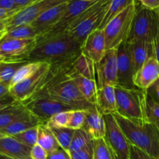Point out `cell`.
<instances>
[{"instance_id": "cell-38", "label": "cell", "mask_w": 159, "mask_h": 159, "mask_svg": "<svg viewBox=\"0 0 159 159\" xmlns=\"http://www.w3.org/2000/svg\"><path fill=\"white\" fill-rule=\"evenodd\" d=\"M94 148H93V140L89 145L79 152L70 154L71 159H93Z\"/></svg>"}, {"instance_id": "cell-23", "label": "cell", "mask_w": 159, "mask_h": 159, "mask_svg": "<svg viewBox=\"0 0 159 159\" xmlns=\"http://www.w3.org/2000/svg\"><path fill=\"white\" fill-rule=\"evenodd\" d=\"M41 124L43 123L29 111V113H26L23 117L16 120L0 131L7 136L12 137L33 127H38Z\"/></svg>"}, {"instance_id": "cell-55", "label": "cell", "mask_w": 159, "mask_h": 159, "mask_svg": "<svg viewBox=\"0 0 159 159\" xmlns=\"http://www.w3.org/2000/svg\"><path fill=\"white\" fill-rule=\"evenodd\" d=\"M3 159H14V158H3Z\"/></svg>"}, {"instance_id": "cell-2", "label": "cell", "mask_w": 159, "mask_h": 159, "mask_svg": "<svg viewBox=\"0 0 159 159\" xmlns=\"http://www.w3.org/2000/svg\"><path fill=\"white\" fill-rule=\"evenodd\" d=\"M113 116L130 145L159 158V128L155 124L131 120L118 113H114Z\"/></svg>"}, {"instance_id": "cell-45", "label": "cell", "mask_w": 159, "mask_h": 159, "mask_svg": "<svg viewBox=\"0 0 159 159\" xmlns=\"http://www.w3.org/2000/svg\"><path fill=\"white\" fill-rule=\"evenodd\" d=\"M15 102L16 100L13 99V97H12L10 94H8L7 96L0 99V111L4 110L6 107L11 106Z\"/></svg>"}, {"instance_id": "cell-52", "label": "cell", "mask_w": 159, "mask_h": 159, "mask_svg": "<svg viewBox=\"0 0 159 159\" xmlns=\"http://www.w3.org/2000/svg\"><path fill=\"white\" fill-rule=\"evenodd\" d=\"M5 136H7V135L4 134H3V133H2V132L0 131V138H3V137H5Z\"/></svg>"}, {"instance_id": "cell-36", "label": "cell", "mask_w": 159, "mask_h": 159, "mask_svg": "<svg viewBox=\"0 0 159 159\" xmlns=\"http://www.w3.org/2000/svg\"><path fill=\"white\" fill-rule=\"evenodd\" d=\"M71 110H69L57 113L45 124L51 127H67L71 117Z\"/></svg>"}, {"instance_id": "cell-30", "label": "cell", "mask_w": 159, "mask_h": 159, "mask_svg": "<svg viewBox=\"0 0 159 159\" xmlns=\"http://www.w3.org/2000/svg\"><path fill=\"white\" fill-rule=\"evenodd\" d=\"M49 127L54 134L60 147L68 152L75 130L68 127Z\"/></svg>"}, {"instance_id": "cell-6", "label": "cell", "mask_w": 159, "mask_h": 159, "mask_svg": "<svg viewBox=\"0 0 159 159\" xmlns=\"http://www.w3.org/2000/svg\"><path fill=\"white\" fill-rule=\"evenodd\" d=\"M135 5L136 10L127 41L131 43L138 40H146L153 43L158 26V13L155 10L148 9L137 2Z\"/></svg>"}, {"instance_id": "cell-25", "label": "cell", "mask_w": 159, "mask_h": 159, "mask_svg": "<svg viewBox=\"0 0 159 159\" xmlns=\"http://www.w3.org/2000/svg\"><path fill=\"white\" fill-rule=\"evenodd\" d=\"M70 73L96 80L95 63L91 59L81 54L71 63Z\"/></svg>"}, {"instance_id": "cell-11", "label": "cell", "mask_w": 159, "mask_h": 159, "mask_svg": "<svg viewBox=\"0 0 159 159\" xmlns=\"http://www.w3.org/2000/svg\"><path fill=\"white\" fill-rule=\"evenodd\" d=\"M37 43V39H5L0 40V53L9 62H28Z\"/></svg>"}, {"instance_id": "cell-37", "label": "cell", "mask_w": 159, "mask_h": 159, "mask_svg": "<svg viewBox=\"0 0 159 159\" xmlns=\"http://www.w3.org/2000/svg\"><path fill=\"white\" fill-rule=\"evenodd\" d=\"M147 113L148 120L159 128V103L148 95L147 96Z\"/></svg>"}, {"instance_id": "cell-22", "label": "cell", "mask_w": 159, "mask_h": 159, "mask_svg": "<svg viewBox=\"0 0 159 159\" xmlns=\"http://www.w3.org/2000/svg\"><path fill=\"white\" fill-rule=\"evenodd\" d=\"M68 77L71 79L77 85L82 94L89 103L96 105L97 102V85L96 80H92L88 78L79 75L68 73Z\"/></svg>"}, {"instance_id": "cell-49", "label": "cell", "mask_w": 159, "mask_h": 159, "mask_svg": "<svg viewBox=\"0 0 159 159\" xmlns=\"http://www.w3.org/2000/svg\"><path fill=\"white\" fill-rule=\"evenodd\" d=\"M36 1H37V0H16V2L19 8L23 9V8L33 4V3L35 2Z\"/></svg>"}, {"instance_id": "cell-46", "label": "cell", "mask_w": 159, "mask_h": 159, "mask_svg": "<svg viewBox=\"0 0 159 159\" xmlns=\"http://www.w3.org/2000/svg\"><path fill=\"white\" fill-rule=\"evenodd\" d=\"M153 45H154L155 57L159 63V22H158V30H157L156 35H155V39H154L153 40Z\"/></svg>"}, {"instance_id": "cell-1", "label": "cell", "mask_w": 159, "mask_h": 159, "mask_svg": "<svg viewBox=\"0 0 159 159\" xmlns=\"http://www.w3.org/2000/svg\"><path fill=\"white\" fill-rule=\"evenodd\" d=\"M37 43L28 61L48 62L51 65L71 63L82 54V45L69 34L37 39Z\"/></svg>"}, {"instance_id": "cell-35", "label": "cell", "mask_w": 159, "mask_h": 159, "mask_svg": "<svg viewBox=\"0 0 159 159\" xmlns=\"http://www.w3.org/2000/svg\"><path fill=\"white\" fill-rule=\"evenodd\" d=\"M85 118H86V110H71V117L67 127L75 130L82 129L85 124Z\"/></svg>"}, {"instance_id": "cell-39", "label": "cell", "mask_w": 159, "mask_h": 159, "mask_svg": "<svg viewBox=\"0 0 159 159\" xmlns=\"http://www.w3.org/2000/svg\"><path fill=\"white\" fill-rule=\"evenodd\" d=\"M48 155L46 150L40 147L39 144H35L30 150V158L31 159H48Z\"/></svg>"}, {"instance_id": "cell-51", "label": "cell", "mask_w": 159, "mask_h": 159, "mask_svg": "<svg viewBox=\"0 0 159 159\" xmlns=\"http://www.w3.org/2000/svg\"><path fill=\"white\" fill-rule=\"evenodd\" d=\"M5 34H6V32H1V33H0V40H1V39L2 38Z\"/></svg>"}, {"instance_id": "cell-26", "label": "cell", "mask_w": 159, "mask_h": 159, "mask_svg": "<svg viewBox=\"0 0 159 159\" xmlns=\"http://www.w3.org/2000/svg\"><path fill=\"white\" fill-rule=\"evenodd\" d=\"M37 144L46 150L48 154L61 148L54 134L45 123L38 126V137Z\"/></svg>"}, {"instance_id": "cell-19", "label": "cell", "mask_w": 159, "mask_h": 159, "mask_svg": "<svg viewBox=\"0 0 159 159\" xmlns=\"http://www.w3.org/2000/svg\"><path fill=\"white\" fill-rule=\"evenodd\" d=\"M83 130L93 140L102 139L106 136V123L104 116L97 108L86 110V118Z\"/></svg>"}, {"instance_id": "cell-14", "label": "cell", "mask_w": 159, "mask_h": 159, "mask_svg": "<svg viewBox=\"0 0 159 159\" xmlns=\"http://www.w3.org/2000/svg\"><path fill=\"white\" fill-rule=\"evenodd\" d=\"M118 49V82L120 86L127 89H138L134 84V68L130 43H121Z\"/></svg>"}, {"instance_id": "cell-5", "label": "cell", "mask_w": 159, "mask_h": 159, "mask_svg": "<svg viewBox=\"0 0 159 159\" xmlns=\"http://www.w3.org/2000/svg\"><path fill=\"white\" fill-rule=\"evenodd\" d=\"M111 0H99L82 12L67 31L81 45L93 31L99 29Z\"/></svg>"}, {"instance_id": "cell-33", "label": "cell", "mask_w": 159, "mask_h": 159, "mask_svg": "<svg viewBox=\"0 0 159 159\" xmlns=\"http://www.w3.org/2000/svg\"><path fill=\"white\" fill-rule=\"evenodd\" d=\"M12 137L31 148L37 143L38 127H33V128L25 130V131L21 132V133Z\"/></svg>"}, {"instance_id": "cell-48", "label": "cell", "mask_w": 159, "mask_h": 159, "mask_svg": "<svg viewBox=\"0 0 159 159\" xmlns=\"http://www.w3.org/2000/svg\"><path fill=\"white\" fill-rule=\"evenodd\" d=\"M9 94V85L0 82V99Z\"/></svg>"}, {"instance_id": "cell-31", "label": "cell", "mask_w": 159, "mask_h": 159, "mask_svg": "<svg viewBox=\"0 0 159 159\" xmlns=\"http://www.w3.org/2000/svg\"><path fill=\"white\" fill-rule=\"evenodd\" d=\"M93 139L83 129H79L75 131L72 141L70 144L68 153L71 154L79 152L92 143Z\"/></svg>"}, {"instance_id": "cell-20", "label": "cell", "mask_w": 159, "mask_h": 159, "mask_svg": "<svg viewBox=\"0 0 159 159\" xmlns=\"http://www.w3.org/2000/svg\"><path fill=\"white\" fill-rule=\"evenodd\" d=\"M130 48L135 74L149 57L155 56L154 45L152 42L138 40L130 43Z\"/></svg>"}, {"instance_id": "cell-10", "label": "cell", "mask_w": 159, "mask_h": 159, "mask_svg": "<svg viewBox=\"0 0 159 159\" xmlns=\"http://www.w3.org/2000/svg\"><path fill=\"white\" fill-rule=\"evenodd\" d=\"M68 1L70 0H37L8 19L6 31L21 25L31 24L48 9Z\"/></svg>"}, {"instance_id": "cell-12", "label": "cell", "mask_w": 159, "mask_h": 159, "mask_svg": "<svg viewBox=\"0 0 159 159\" xmlns=\"http://www.w3.org/2000/svg\"><path fill=\"white\" fill-rule=\"evenodd\" d=\"M26 109L42 123H47L53 116L63 111L74 110L71 107L48 96L31 99L26 104Z\"/></svg>"}, {"instance_id": "cell-43", "label": "cell", "mask_w": 159, "mask_h": 159, "mask_svg": "<svg viewBox=\"0 0 159 159\" xmlns=\"http://www.w3.org/2000/svg\"><path fill=\"white\" fill-rule=\"evenodd\" d=\"M135 2L152 10H156L159 8V0H135Z\"/></svg>"}, {"instance_id": "cell-21", "label": "cell", "mask_w": 159, "mask_h": 159, "mask_svg": "<svg viewBox=\"0 0 159 159\" xmlns=\"http://www.w3.org/2000/svg\"><path fill=\"white\" fill-rule=\"evenodd\" d=\"M96 107L102 115L114 114L116 113L115 87L107 85L98 89Z\"/></svg>"}, {"instance_id": "cell-9", "label": "cell", "mask_w": 159, "mask_h": 159, "mask_svg": "<svg viewBox=\"0 0 159 159\" xmlns=\"http://www.w3.org/2000/svg\"><path fill=\"white\" fill-rule=\"evenodd\" d=\"M97 88L110 85L116 87L118 82V49L107 50L99 63L95 64Z\"/></svg>"}, {"instance_id": "cell-16", "label": "cell", "mask_w": 159, "mask_h": 159, "mask_svg": "<svg viewBox=\"0 0 159 159\" xmlns=\"http://www.w3.org/2000/svg\"><path fill=\"white\" fill-rule=\"evenodd\" d=\"M159 79V63L155 56L149 57L134 75L135 87L147 91Z\"/></svg>"}, {"instance_id": "cell-53", "label": "cell", "mask_w": 159, "mask_h": 159, "mask_svg": "<svg viewBox=\"0 0 159 159\" xmlns=\"http://www.w3.org/2000/svg\"><path fill=\"white\" fill-rule=\"evenodd\" d=\"M83 1H86V2H96V1H99V0H83Z\"/></svg>"}, {"instance_id": "cell-32", "label": "cell", "mask_w": 159, "mask_h": 159, "mask_svg": "<svg viewBox=\"0 0 159 159\" xmlns=\"http://www.w3.org/2000/svg\"><path fill=\"white\" fill-rule=\"evenodd\" d=\"M29 62V61H28ZM26 62H3L0 63V82L10 85L17 70Z\"/></svg>"}, {"instance_id": "cell-54", "label": "cell", "mask_w": 159, "mask_h": 159, "mask_svg": "<svg viewBox=\"0 0 159 159\" xmlns=\"http://www.w3.org/2000/svg\"><path fill=\"white\" fill-rule=\"evenodd\" d=\"M155 11H156V12H157V13H158V17H159V8H158V9H156V10H155Z\"/></svg>"}, {"instance_id": "cell-40", "label": "cell", "mask_w": 159, "mask_h": 159, "mask_svg": "<svg viewBox=\"0 0 159 159\" xmlns=\"http://www.w3.org/2000/svg\"><path fill=\"white\" fill-rule=\"evenodd\" d=\"M130 159H159L148 155L134 145H130Z\"/></svg>"}, {"instance_id": "cell-44", "label": "cell", "mask_w": 159, "mask_h": 159, "mask_svg": "<svg viewBox=\"0 0 159 159\" xmlns=\"http://www.w3.org/2000/svg\"><path fill=\"white\" fill-rule=\"evenodd\" d=\"M147 93L150 97L159 103V79L147 90Z\"/></svg>"}, {"instance_id": "cell-7", "label": "cell", "mask_w": 159, "mask_h": 159, "mask_svg": "<svg viewBox=\"0 0 159 159\" xmlns=\"http://www.w3.org/2000/svg\"><path fill=\"white\" fill-rule=\"evenodd\" d=\"M136 5L134 2L110 20L104 27L107 51L117 48L121 43L127 41L130 35Z\"/></svg>"}, {"instance_id": "cell-24", "label": "cell", "mask_w": 159, "mask_h": 159, "mask_svg": "<svg viewBox=\"0 0 159 159\" xmlns=\"http://www.w3.org/2000/svg\"><path fill=\"white\" fill-rule=\"evenodd\" d=\"M29 113L26 106L16 101L14 103L0 111V130Z\"/></svg>"}, {"instance_id": "cell-13", "label": "cell", "mask_w": 159, "mask_h": 159, "mask_svg": "<svg viewBox=\"0 0 159 159\" xmlns=\"http://www.w3.org/2000/svg\"><path fill=\"white\" fill-rule=\"evenodd\" d=\"M97 2V1H96ZM96 2H86L83 0H70L68 2V7L63 14L61 18L60 19L57 24L44 36V37H52V36L59 35V34H65L70 29L71 25L75 23L76 20L79 18V16L85 12L86 9L91 7ZM39 37V38H40ZM38 39V38H37Z\"/></svg>"}, {"instance_id": "cell-4", "label": "cell", "mask_w": 159, "mask_h": 159, "mask_svg": "<svg viewBox=\"0 0 159 159\" xmlns=\"http://www.w3.org/2000/svg\"><path fill=\"white\" fill-rule=\"evenodd\" d=\"M115 94L116 113L131 120L150 122L147 113V91L117 85L115 87Z\"/></svg>"}, {"instance_id": "cell-8", "label": "cell", "mask_w": 159, "mask_h": 159, "mask_svg": "<svg viewBox=\"0 0 159 159\" xmlns=\"http://www.w3.org/2000/svg\"><path fill=\"white\" fill-rule=\"evenodd\" d=\"M106 123L104 138L114 159H130V144L113 114L103 115Z\"/></svg>"}, {"instance_id": "cell-50", "label": "cell", "mask_w": 159, "mask_h": 159, "mask_svg": "<svg viewBox=\"0 0 159 159\" xmlns=\"http://www.w3.org/2000/svg\"><path fill=\"white\" fill-rule=\"evenodd\" d=\"M3 62H9V61L7 60V58H6L4 55H2V54L0 53V63H3Z\"/></svg>"}, {"instance_id": "cell-34", "label": "cell", "mask_w": 159, "mask_h": 159, "mask_svg": "<svg viewBox=\"0 0 159 159\" xmlns=\"http://www.w3.org/2000/svg\"><path fill=\"white\" fill-rule=\"evenodd\" d=\"M93 159H114L104 138L93 140Z\"/></svg>"}, {"instance_id": "cell-17", "label": "cell", "mask_w": 159, "mask_h": 159, "mask_svg": "<svg viewBox=\"0 0 159 159\" xmlns=\"http://www.w3.org/2000/svg\"><path fill=\"white\" fill-rule=\"evenodd\" d=\"M68 2L48 9L31 23L38 33V38L48 34L57 24L67 9Z\"/></svg>"}, {"instance_id": "cell-18", "label": "cell", "mask_w": 159, "mask_h": 159, "mask_svg": "<svg viewBox=\"0 0 159 159\" xmlns=\"http://www.w3.org/2000/svg\"><path fill=\"white\" fill-rule=\"evenodd\" d=\"M31 148L12 136L0 138V159H31Z\"/></svg>"}, {"instance_id": "cell-29", "label": "cell", "mask_w": 159, "mask_h": 159, "mask_svg": "<svg viewBox=\"0 0 159 159\" xmlns=\"http://www.w3.org/2000/svg\"><path fill=\"white\" fill-rule=\"evenodd\" d=\"M41 64L42 61H29L23 64L14 75L11 80L9 89L33 75L40 68Z\"/></svg>"}, {"instance_id": "cell-42", "label": "cell", "mask_w": 159, "mask_h": 159, "mask_svg": "<svg viewBox=\"0 0 159 159\" xmlns=\"http://www.w3.org/2000/svg\"><path fill=\"white\" fill-rule=\"evenodd\" d=\"M0 8L7 11L21 10L17 6L16 0H0Z\"/></svg>"}, {"instance_id": "cell-47", "label": "cell", "mask_w": 159, "mask_h": 159, "mask_svg": "<svg viewBox=\"0 0 159 159\" xmlns=\"http://www.w3.org/2000/svg\"><path fill=\"white\" fill-rule=\"evenodd\" d=\"M20 10L16 11H7L5 9L0 8V20H6L12 17V16L15 15L16 13L19 12Z\"/></svg>"}, {"instance_id": "cell-27", "label": "cell", "mask_w": 159, "mask_h": 159, "mask_svg": "<svg viewBox=\"0 0 159 159\" xmlns=\"http://www.w3.org/2000/svg\"><path fill=\"white\" fill-rule=\"evenodd\" d=\"M134 2L135 0H111L107 13H106L99 29L103 30L110 20H113L118 14L122 12L123 11L125 10L127 7H129L130 5L134 4Z\"/></svg>"}, {"instance_id": "cell-15", "label": "cell", "mask_w": 159, "mask_h": 159, "mask_svg": "<svg viewBox=\"0 0 159 159\" xmlns=\"http://www.w3.org/2000/svg\"><path fill=\"white\" fill-rule=\"evenodd\" d=\"M81 52L95 64L99 63L107 52L103 30L97 29L93 31L82 43Z\"/></svg>"}, {"instance_id": "cell-3", "label": "cell", "mask_w": 159, "mask_h": 159, "mask_svg": "<svg viewBox=\"0 0 159 159\" xmlns=\"http://www.w3.org/2000/svg\"><path fill=\"white\" fill-rule=\"evenodd\" d=\"M40 96H48L55 99L71 107L72 110H89L96 107L85 99L75 83L68 77V74L56 78L51 85L35 98Z\"/></svg>"}, {"instance_id": "cell-28", "label": "cell", "mask_w": 159, "mask_h": 159, "mask_svg": "<svg viewBox=\"0 0 159 159\" xmlns=\"http://www.w3.org/2000/svg\"><path fill=\"white\" fill-rule=\"evenodd\" d=\"M39 34L32 24L18 26L6 31L3 36L5 39H37Z\"/></svg>"}, {"instance_id": "cell-41", "label": "cell", "mask_w": 159, "mask_h": 159, "mask_svg": "<svg viewBox=\"0 0 159 159\" xmlns=\"http://www.w3.org/2000/svg\"><path fill=\"white\" fill-rule=\"evenodd\" d=\"M48 159H71V158L68 152L61 148H59L58 149L50 153Z\"/></svg>"}]
</instances>
